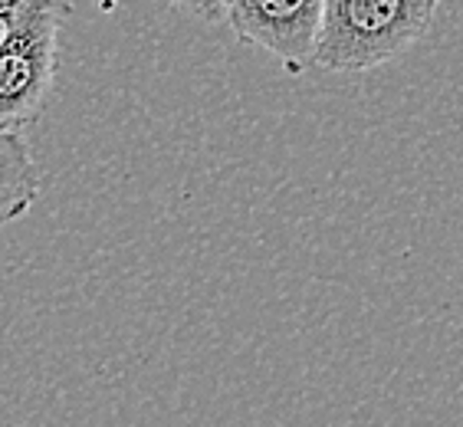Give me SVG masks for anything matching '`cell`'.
Listing matches in <instances>:
<instances>
[{
	"mask_svg": "<svg viewBox=\"0 0 463 427\" xmlns=\"http://www.w3.org/2000/svg\"><path fill=\"white\" fill-rule=\"evenodd\" d=\"M440 0H326L316 66L368 72L408 53L434 24Z\"/></svg>",
	"mask_w": 463,
	"mask_h": 427,
	"instance_id": "obj_1",
	"label": "cell"
},
{
	"mask_svg": "<svg viewBox=\"0 0 463 427\" xmlns=\"http://www.w3.org/2000/svg\"><path fill=\"white\" fill-rule=\"evenodd\" d=\"M60 0H24V7L0 24V125L20 128L46 102L56 76Z\"/></svg>",
	"mask_w": 463,
	"mask_h": 427,
	"instance_id": "obj_2",
	"label": "cell"
},
{
	"mask_svg": "<svg viewBox=\"0 0 463 427\" xmlns=\"http://www.w3.org/2000/svg\"><path fill=\"white\" fill-rule=\"evenodd\" d=\"M326 0H231L233 36L279 60L289 76L316 66Z\"/></svg>",
	"mask_w": 463,
	"mask_h": 427,
	"instance_id": "obj_3",
	"label": "cell"
},
{
	"mask_svg": "<svg viewBox=\"0 0 463 427\" xmlns=\"http://www.w3.org/2000/svg\"><path fill=\"white\" fill-rule=\"evenodd\" d=\"M40 197V175L30 158V148L17 128L0 135V221L14 223Z\"/></svg>",
	"mask_w": 463,
	"mask_h": 427,
	"instance_id": "obj_4",
	"label": "cell"
},
{
	"mask_svg": "<svg viewBox=\"0 0 463 427\" xmlns=\"http://www.w3.org/2000/svg\"><path fill=\"white\" fill-rule=\"evenodd\" d=\"M171 4L187 10L191 17L204 20V24H223L231 14V0H171Z\"/></svg>",
	"mask_w": 463,
	"mask_h": 427,
	"instance_id": "obj_5",
	"label": "cell"
},
{
	"mask_svg": "<svg viewBox=\"0 0 463 427\" xmlns=\"http://www.w3.org/2000/svg\"><path fill=\"white\" fill-rule=\"evenodd\" d=\"M20 7H24V0H0V24H7Z\"/></svg>",
	"mask_w": 463,
	"mask_h": 427,
	"instance_id": "obj_6",
	"label": "cell"
}]
</instances>
